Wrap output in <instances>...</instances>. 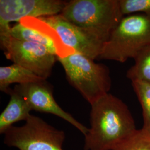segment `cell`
<instances>
[{"label":"cell","mask_w":150,"mask_h":150,"mask_svg":"<svg viewBox=\"0 0 150 150\" xmlns=\"http://www.w3.org/2000/svg\"><path fill=\"white\" fill-rule=\"evenodd\" d=\"M66 3L61 0H0V38L10 35L11 22L59 15Z\"/></svg>","instance_id":"cell-7"},{"label":"cell","mask_w":150,"mask_h":150,"mask_svg":"<svg viewBox=\"0 0 150 150\" xmlns=\"http://www.w3.org/2000/svg\"><path fill=\"white\" fill-rule=\"evenodd\" d=\"M113 150H150V132L137 129Z\"/></svg>","instance_id":"cell-15"},{"label":"cell","mask_w":150,"mask_h":150,"mask_svg":"<svg viewBox=\"0 0 150 150\" xmlns=\"http://www.w3.org/2000/svg\"><path fill=\"white\" fill-rule=\"evenodd\" d=\"M59 15L91 32L103 43L123 17L118 0H71L67 1Z\"/></svg>","instance_id":"cell-2"},{"label":"cell","mask_w":150,"mask_h":150,"mask_svg":"<svg viewBox=\"0 0 150 150\" xmlns=\"http://www.w3.org/2000/svg\"><path fill=\"white\" fill-rule=\"evenodd\" d=\"M10 101L0 115V134L6 131L14 123L20 121H26L32 111L27 101L13 89L10 91Z\"/></svg>","instance_id":"cell-11"},{"label":"cell","mask_w":150,"mask_h":150,"mask_svg":"<svg viewBox=\"0 0 150 150\" xmlns=\"http://www.w3.org/2000/svg\"><path fill=\"white\" fill-rule=\"evenodd\" d=\"M57 59L69 83L90 105L109 93L112 81L110 69L105 64L96 63L77 52Z\"/></svg>","instance_id":"cell-4"},{"label":"cell","mask_w":150,"mask_h":150,"mask_svg":"<svg viewBox=\"0 0 150 150\" xmlns=\"http://www.w3.org/2000/svg\"><path fill=\"white\" fill-rule=\"evenodd\" d=\"M134 63L126 73L127 78L150 84V44L143 48L134 59Z\"/></svg>","instance_id":"cell-13"},{"label":"cell","mask_w":150,"mask_h":150,"mask_svg":"<svg viewBox=\"0 0 150 150\" xmlns=\"http://www.w3.org/2000/svg\"><path fill=\"white\" fill-rule=\"evenodd\" d=\"M40 18L54 28L66 46L91 59H98L103 42L95 35L68 21L59 14Z\"/></svg>","instance_id":"cell-9"},{"label":"cell","mask_w":150,"mask_h":150,"mask_svg":"<svg viewBox=\"0 0 150 150\" xmlns=\"http://www.w3.org/2000/svg\"><path fill=\"white\" fill-rule=\"evenodd\" d=\"M85 150H113L137 129L128 106L110 93L91 105Z\"/></svg>","instance_id":"cell-1"},{"label":"cell","mask_w":150,"mask_h":150,"mask_svg":"<svg viewBox=\"0 0 150 150\" xmlns=\"http://www.w3.org/2000/svg\"><path fill=\"white\" fill-rule=\"evenodd\" d=\"M13 90L24 97L32 111L52 114L71 124L84 136L88 132V128L59 106L54 98L53 87L47 80L16 85Z\"/></svg>","instance_id":"cell-10"},{"label":"cell","mask_w":150,"mask_h":150,"mask_svg":"<svg viewBox=\"0 0 150 150\" xmlns=\"http://www.w3.org/2000/svg\"><path fill=\"white\" fill-rule=\"evenodd\" d=\"M122 16L141 14L150 17V0H118Z\"/></svg>","instance_id":"cell-16"},{"label":"cell","mask_w":150,"mask_h":150,"mask_svg":"<svg viewBox=\"0 0 150 150\" xmlns=\"http://www.w3.org/2000/svg\"><path fill=\"white\" fill-rule=\"evenodd\" d=\"M150 44V17L141 14L123 16L103 43L98 59L124 63L134 59Z\"/></svg>","instance_id":"cell-3"},{"label":"cell","mask_w":150,"mask_h":150,"mask_svg":"<svg viewBox=\"0 0 150 150\" xmlns=\"http://www.w3.org/2000/svg\"><path fill=\"white\" fill-rule=\"evenodd\" d=\"M43 80H46L18 64H13L0 67V90L7 94L11 90L10 86L12 84L22 85Z\"/></svg>","instance_id":"cell-12"},{"label":"cell","mask_w":150,"mask_h":150,"mask_svg":"<svg viewBox=\"0 0 150 150\" xmlns=\"http://www.w3.org/2000/svg\"><path fill=\"white\" fill-rule=\"evenodd\" d=\"M131 85L142 110L143 127L150 132V84L140 81H132Z\"/></svg>","instance_id":"cell-14"},{"label":"cell","mask_w":150,"mask_h":150,"mask_svg":"<svg viewBox=\"0 0 150 150\" xmlns=\"http://www.w3.org/2000/svg\"><path fill=\"white\" fill-rule=\"evenodd\" d=\"M6 58L47 80L51 76L57 56L45 46L22 41L10 35L0 38Z\"/></svg>","instance_id":"cell-6"},{"label":"cell","mask_w":150,"mask_h":150,"mask_svg":"<svg viewBox=\"0 0 150 150\" xmlns=\"http://www.w3.org/2000/svg\"><path fill=\"white\" fill-rule=\"evenodd\" d=\"M17 40L42 45L57 57H64L74 54L61 40L59 34L40 18L25 17L11 26L10 34Z\"/></svg>","instance_id":"cell-8"},{"label":"cell","mask_w":150,"mask_h":150,"mask_svg":"<svg viewBox=\"0 0 150 150\" xmlns=\"http://www.w3.org/2000/svg\"><path fill=\"white\" fill-rule=\"evenodd\" d=\"M4 135L6 145L19 150H64V132L32 115L23 125L11 126Z\"/></svg>","instance_id":"cell-5"}]
</instances>
